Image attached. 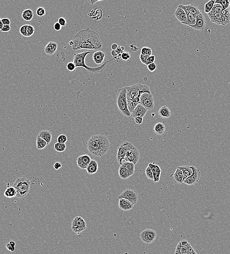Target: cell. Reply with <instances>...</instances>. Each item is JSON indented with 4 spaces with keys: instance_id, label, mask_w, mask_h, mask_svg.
<instances>
[{
    "instance_id": "cell-1",
    "label": "cell",
    "mask_w": 230,
    "mask_h": 254,
    "mask_svg": "<svg viewBox=\"0 0 230 254\" xmlns=\"http://www.w3.org/2000/svg\"><path fill=\"white\" fill-rule=\"evenodd\" d=\"M73 51L80 50H96L102 47L98 33L90 28L81 30L73 38Z\"/></svg>"
},
{
    "instance_id": "cell-2",
    "label": "cell",
    "mask_w": 230,
    "mask_h": 254,
    "mask_svg": "<svg viewBox=\"0 0 230 254\" xmlns=\"http://www.w3.org/2000/svg\"><path fill=\"white\" fill-rule=\"evenodd\" d=\"M88 150L92 155L101 157L109 150L110 143L106 136L97 135L92 136L86 143Z\"/></svg>"
},
{
    "instance_id": "cell-3",
    "label": "cell",
    "mask_w": 230,
    "mask_h": 254,
    "mask_svg": "<svg viewBox=\"0 0 230 254\" xmlns=\"http://www.w3.org/2000/svg\"><path fill=\"white\" fill-rule=\"evenodd\" d=\"M127 97L128 109L130 113L134 108L140 103V97L144 93H151L150 89L147 85L141 84H136L127 87Z\"/></svg>"
},
{
    "instance_id": "cell-4",
    "label": "cell",
    "mask_w": 230,
    "mask_h": 254,
    "mask_svg": "<svg viewBox=\"0 0 230 254\" xmlns=\"http://www.w3.org/2000/svg\"><path fill=\"white\" fill-rule=\"evenodd\" d=\"M90 53H91L90 51H86V52H83V53H74V54L73 62L74 63L77 67H83L86 70L90 73H93L94 74H100L106 69L108 63H109V62L111 61H113L114 60V59L109 60L98 67H90L86 65L85 60H86V56Z\"/></svg>"
},
{
    "instance_id": "cell-5",
    "label": "cell",
    "mask_w": 230,
    "mask_h": 254,
    "mask_svg": "<svg viewBox=\"0 0 230 254\" xmlns=\"http://www.w3.org/2000/svg\"><path fill=\"white\" fill-rule=\"evenodd\" d=\"M126 87L119 89L116 96V103L120 113L127 117H130L131 113L128 109L127 97Z\"/></svg>"
},
{
    "instance_id": "cell-6",
    "label": "cell",
    "mask_w": 230,
    "mask_h": 254,
    "mask_svg": "<svg viewBox=\"0 0 230 254\" xmlns=\"http://www.w3.org/2000/svg\"><path fill=\"white\" fill-rule=\"evenodd\" d=\"M31 184L30 179L27 178L22 177L16 179L13 185L17 192L16 197L22 198L27 196L30 192Z\"/></svg>"
},
{
    "instance_id": "cell-7",
    "label": "cell",
    "mask_w": 230,
    "mask_h": 254,
    "mask_svg": "<svg viewBox=\"0 0 230 254\" xmlns=\"http://www.w3.org/2000/svg\"><path fill=\"white\" fill-rule=\"evenodd\" d=\"M136 148L131 143L129 142H124L122 143L118 148L117 159L118 163L121 165L123 160L125 159V153L127 151L134 149Z\"/></svg>"
},
{
    "instance_id": "cell-8",
    "label": "cell",
    "mask_w": 230,
    "mask_h": 254,
    "mask_svg": "<svg viewBox=\"0 0 230 254\" xmlns=\"http://www.w3.org/2000/svg\"><path fill=\"white\" fill-rule=\"evenodd\" d=\"M87 228V224L85 220L81 216H77L71 221V229L74 232L79 235Z\"/></svg>"
},
{
    "instance_id": "cell-9",
    "label": "cell",
    "mask_w": 230,
    "mask_h": 254,
    "mask_svg": "<svg viewBox=\"0 0 230 254\" xmlns=\"http://www.w3.org/2000/svg\"><path fill=\"white\" fill-rule=\"evenodd\" d=\"M140 104L147 110H152L154 108V99L151 93H144L140 97Z\"/></svg>"
},
{
    "instance_id": "cell-10",
    "label": "cell",
    "mask_w": 230,
    "mask_h": 254,
    "mask_svg": "<svg viewBox=\"0 0 230 254\" xmlns=\"http://www.w3.org/2000/svg\"><path fill=\"white\" fill-rule=\"evenodd\" d=\"M157 237V233L155 230L150 229H147L141 231L140 234V238L144 243L150 244L153 242Z\"/></svg>"
},
{
    "instance_id": "cell-11",
    "label": "cell",
    "mask_w": 230,
    "mask_h": 254,
    "mask_svg": "<svg viewBox=\"0 0 230 254\" xmlns=\"http://www.w3.org/2000/svg\"><path fill=\"white\" fill-rule=\"evenodd\" d=\"M118 199L121 198H125L131 202L134 205L138 202L139 199V195L135 190L128 189L123 191L118 196Z\"/></svg>"
},
{
    "instance_id": "cell-12",
    "label": "cell",
    "mask_w": 230,
    "mask_h": 254,
    "mask_svg": "<svg viewBox=\"0 0 230 254\" xmlns=\"http://www.w3.org/2000/svg\"><path fill=\"white\" fill-rule=\"evenodd\" d=\"M191 167L193 169V173L183 181V183L188 185H194L197 184L200 178V172L199 169L194 166Z\"/></svg>"
},
{
    "instance_id": "cell-13",
    "label": "cell",
    "mask_w": 230,
    "mask_h": 254,
    "mask_svg": "<svg viewBox=\"0 0 230 254\" xmlns=\"http://www.w3.org/2000/svg\"><path fill=\"white\" fill-rule=\"evenodd\" d=\"M140 158V152L137 148H135L134 149L128 150L126 152L124 160L133 163L135 165H136L139 162Z\"/></svg>"
},
{
    "instance_id": "cell-14",
    "label": "cell",
    "mask_w": 230,
    "mask_h": 254,
    "mask_svg": "<svg viewBox=\"0 0 230 254\" xmlns=\"http://www.w3.org/2000/svg\"><path fill=\"white\" fill-rule=\"evenodd\" d=\"M206 26V19L205 18L202 12H201L196 17L195 24L193 26H190V27L197 30L202 31L205 28Z\"/></svg>"
},
{
    "instance_id": "cell-15",
    "label": "cell",
    "mask_w": 230,
    "mask_h": 254,
    "mask_svg": "<svg viewBox=\"0 0 230 254\" xmlns=\"http://www.w3.org/2000/svg\"><path fill=\"white\" fill-rule=\"evenodd\" d=\"M91 160L90 156L87 154L79 156L76 159L78 167L83 170L86 169Z\"/></svg>"
},
{
    "instance_id": "cell-16",
    "label": "cell",
    "mask_w": 230,
    "mask_h": 254,
    "mask_svg": "<svg viewBox=\"0 0 230 254\" xmlns=\"http://www.w3.org/2000/svg\"><path fill=\"white\" fill-rule=\"evenodd\" d=\"M174 14L179 22L185 25L187 21V16L186 12L180 6V5L178 6L176 10L174 13Z\"/></svg>"
},
{
    "instance_id": "cell-17",
    "label": "cell",
    "mask_w": 230,
    "mask_h": 254,
    "mask_svg": "<svg viewBox=\"0 0 230 254\" xmlns=\"http://www.w3.org/2000/svg\"><path fill=\"white\" fill-rule=\"evenodd\" d=\"M147 111L148 110L140 103L134 108L133 110L131 113V116L134 118L138 116L144 117Z\"/></svg>"
},
{
    "instance_id": "cell-18",
    "label": "cell",
    "mask_w": 230,
    "mask_h": 254,
    "mask_svg": "<svg viewBox=\"0 0 230 254\" xmlns=\"http://www.w3.org/2000/svg\"><path fill=\"white\" fill-rule=\"evenodd\" d=\"M35 33V29L31 24H25L20 28V33L23 36L30 37L33 35Z\"/></svg>"
},
{
    "instance_id": "cell-19",
    "label": "cell",
    "mask_w": 230,
    "mask_h": 254,
    "mask_svg": "<svg viewBox=\"0 0 230 254\" xmlns=\"http://www.w3.org/2000/svg\"><path fill=\"white\" fill-rule=\"evenodd\" d=\"M180 6L186 12L187 16V22H186L185 25L190 27V26H193L194 24H195V23H196V17L194 16L190 12L189 10H188V5H182V4H181V5H180Z\"/></svg>"
},
{
    "instance_id": "cell-20",
    "label": "cell",
    "mask_w": 230,
    "mask_h": 254,
    "mask_svg": "<svg viewBox=\"0 0 230 254\" xmlns=\"http://www.w3.org/2000/svg\"><path fill=\"white\" fill-rule=\"evenodd\" d=\"M58 49V44L54 41H50L46 44L44 48V52L46 55L51 56L55 54Z\"/></svg>"
},
{
    "instance_id": "cell-21",
    "label": "cell",
    "mask_w": 230,
    "mask_h": 254,
    "mask_svg": "<svg viewBox=\"0 0 230 254\" xmlns=\"http://www.w3.org/2000/svg\"><path fill=\"white\" fill-rule=\"evenodd\" d=\"M134 205L131 202L125 198H119L118 207L120 209L124 211H127L131 210L133 208Z\"/></svg>"
},
{
    "instance_id": "cell-22",
    "label": "cell",
    "mask_w": 230,
    "mask_h": 254,
    "mask_svg": "<svg viewBox=\"0 0 230 254\" xmlns=\"http://www.w3.org/2000/svg\"><path fill=\"white\" fill-rule=\"evenodd\" d=\"M105 53L102 51H97L93 54V59L97 65H101L105 58Z\"/></svg>"
},
{
    "instance_id": "cell-23",
    "label": "cell",
    "mask_w": 230,
    "mask_h": 254,
    "mask_svg": "<svg viewBox=\"0 0 230 254\" xmlns=\"http://www.w3.org/2000/svg\"><path fill=\"white\" fill-rule=\"evenodd\" d=\"M98 163L97 161L94 159H92L86 170L88 174L92 175L97 173L98 170Z\"/></svg>"
},
{
    "instance_id": "cell-24",
    "label": "cell",
    "mask_w": 230,
    "mask_h": 254,
    "mask_svg": "<svg viewBox=\"0 0 230 254\" xmlns=\"http://www.w3.org/2000/svg\"><path fill=\"white\" fill-rule=\"evenodd\" d=\"M158 115L162 118H168L171 116V110L167 106H163L159 109L158 111Z\"/></svg>"
},
{
    "instance_id": "cell-25",
    "label": "cell",
    "mask_w": 230,
    "mask_h": 254,
    "mask_svg": "<svg viewBox=\"0 0 230 254\" xmlns=\"http://www.w3.org/2000/svg\"><path fill=\"white\" fill-rule=\"evenodd\" d=\"M38 136H40L42 138L44 139L47 142L48 145L50 144L52 139V133L50 130H41L39 132Z\"/></svg>"
},
{
    "instance_id": "cell-26",
    "label": "cell",
    "mask_w": 230,
    "mask_h": 254,
    "mask_svg": "<svg viewBox=\"0 0 230 254\" xmlns=\"http://www.w3.org/2000/svg\"><path fill=\"white\" fill-rule=\"evenodd\" d=\"M166 127L161 122H158L155 124L153 128V132L156 135L161 136L165 132Z\"/></svg>"
},
{
    "instance_id": "cell-27",
    "label": "cell",
    "mask_w": 230,
    "mask_h": 254,
    "mask_svg": "<svg viewBox=\"0 0 230 254\" xmlns=\"http://www.w3.org/2000/svg\"><path fill=\"white\" fill-rule=\"evenodd\" d=\"M180 168L182 172H183V181L188 178V176H190L193 173V169L191 166L188 165L181 166L178 167Z\"/></svg>"
},
{
    "instance_id": "cell-28",
    "label": "cell",
    "mask_w": 230,
    "mask_h": 254,
    "mask_svg": "<svg viewBox=\"0 0 230 254\" xmlns=\"http://www.w3.org/2000/svg\"><path fill=\"white\" fill-rule=\"evenodd\" d=\"M174 180L176 183L181 184L183 183V172L180 168L177 167L173 175Z\"/></svg>"
},
{
    "instance_id": "cell-29",
    "label": "cell",
    "mask_w": 230,
    "mask_h": 254,
    "mask_svg": "<svg viewBox=\"0 0 230 254\" xmlns=\"http://www.w3.org/2000/svg\"><path fill=\"white\" fill-rule=\"evenodd\" d=\"M22 17L24 20L29 22L32 20V19H33V12L32 10L30 9H26L23 11Z\"/></svg>"
},
{
    "instance_id": "cell-30",
    "label": "cell",
    "mask_w": 230,
    "mask_h": 254,
    "mask_svg": "<svg viewBox=\"0 0 230 254\" xmlns=\"http://www.w3.org/2000/svg\"><path fill=\"white\" fill-rule=\"evenodd\" d=\"M16 194H17V192H16V189L13 186L7 187L4 193V196L10 198L16 197Z\"/></svg>"
},
{
    "instance_id": "cell-31",
    "label": "cell",
    "mask_w": 230,
    "mask_h": 254,
    "mask_svg": "<svg viewBox=\"0 0 230 254\" xmlns=\"http://www.w3.org/2000/svg\"><path fill=\"white\" fill-rule=\"evenodd\" d=\"M121 165L128 171L130 176L133 175L135 172V164L133 163L125 161L122 163Z\"/></svg>"
},
{
    "instance_id": "cell-32",
    "label": "cell",
    "mask_w": 230,
    "mask_h": 254,
    "mask_svg": "<svg viewBox=\"0 0 230 254\" xmlns=\"http://www.w3.org/2000/svg\"><path fill=\"white\" fill-rule=\"evenodd\" d=\"M118 176L121 179L125 180L130 176L128 171L125 168L121 165L118 169Z\"/></svg>"
},
{
    "instance_id": "cell-33",
    "label": "cell",
    "mask_w": 230,
    "mask_h": 254,
    "mask_svg": "<svg viewBox=\"0 0 230 254\" xmlns=\"http://www.w3.org/2000/svg\"><path fill=\"white\" fill-rule=\"evenodd\" d=\"M48 146L47 142L38 135L36 137V146L39 150L43 149Z\"/></svg>"
},
{
    "instance_id": "cell-34",
    "label": "cell",
    "mask_w": 230,
    "mask_h": 254,
    "mask_svg": "<svg viewBox=\"0 0 230 254\" xmlns=\"http://www.w3.org/2000/svg\"><path fill=\"white\" fill-rule=\"evenodd\" d=\"M188 10L195 17H197L198 14L200 13L201 12H202L195 4H188Z\"/></svg>"
},
{
    "instance_id": "cell-35",
    "label": "cell",
    "mask_w": 230,
    "mask_h": 254,
    "mask_svg": "<svg viewBox=\"0 0 230 254\" xmlns=\"http://www.w3.org/2000/svg\"><path fill=\"white\" fill-rule=\"evenodd\" d=\"M54 148L55 151L57 152L62 153L66 150L67 146L65 143L57 142L54 144Z\"/></svg>"
},
{
    "instance_id": "cell-36",
    "label": "cell",
    "mask_w": 230,
    "mask_h": 254,
    "mask_svg": "<svg viewBox=\"0 0 230 254\" xmlns=\"http://www.w3.org/2000/svg\"><path fill=\"white\" fill-rule=\"evenodd\" d=\"M222 10V7L220 4H214V6L213 7L212 10L207 14L208 16L214 15V14L217 13L218 12H220Z\"/></svg>"
},
{
    "instance_id": "cell-37",
    "label": "cell",
    "mask_w": 230,
    "mask_h": 254,
    "mask_svg": "<svg viewBox=\"0 0 230 254\" xmlns=\"http://www.w3.org/2000/svg\"><path fill=\"white\" fill-rule=\"evenodd\" d=\"M188 246L186 247L177 244L174 253L176 254H188Z\"/></svg>"
},
{
    "instance_id": "cell-38",
    "label": "cell",
    "mask_w": 230,
    "mask_h": 254,
    "mask_svg": "<svg viewBox=\"0 0 230 254\" xmlns=\"http://www.w3.org/2000/svg\"><path fill=\"white\" fill-rule=\"evenodd\" d=\"M215 4V0H210L205 4L204 11L206 13H209Z\"/></svg>"
},
{
    "instance_id": "cell-39",
    "label": "cell",
    "mask_w": 230,
    "mask_h": 254,
    "mask_svg": "<svg viewBox=\"0 0 230 254\" xmlns=\"http://www.w3.org/2000/svg\"><path fill=\"white\" fill-rule=\"evenodd\" d=\"M215 4H219L222 6V10L229 8L230 1L229 0H215Z\"/></svg>"
},
{
    "instance_id": "cell-40",
    "label": "cell",
    "mask_w": 230,
    "mask_h": 254,
    "mask_svg": "<svg viewBox=\"0 0 230 254\" xmlns=\"http://www.w3.org/2000/svg\"><path fill=\"white\" fill-rule=\"evenodd\" d=\"M141 54L144 55H151L152 54V50L149 47H144L141 48Z\"/></svg>"
},
{
    "instance_id": "cell-41",
    "label": "cell",
    "mask_w": 230,
    "mask_h": 254,
    "mask_svg": "<svg viewBox=\"0 0 230 254\" xmlns=\"http://www.w3.org/2000/svg\"><path fill=\"white\" fill-rule=\"evenodd\" d=\"M145 172L147 178H148L150 180H153V174L152 173V170H151L150 168L148 166L145 169Z\"/></svg>"
},
{
    "instance_id": "cell-42",
    "label": "cell",
    "mask_w": 230,
    "mask_h": 254,
    "mask_svg": "<svg viewBox=\"0 0 230 254\" xmlns=\"http://www.w3.org/2000/svg\"><path fill=\"white\" fill-rule=\"evenodd\" d=\"M66 68L70 72H74L77 69V67L74 62H70L66 65Z\"/></svg>"
},
{
    "instance_id": "cell-43",
    "label": "cell",
    "mask_w": 230,
    "mask_h": 254,
    "mask_svg": "<svg viewBox=\"0 0 230 254\" xmlns=\"http://www.w3.org/2000/svg\"><path fill=\"white\" fill-rule=\"evenodd\" d=\"M15 245H16L15 242L13 241H11L9 242V243H7L5 246L7 250L12 252L15 250Z\"/></svg>"
},
{
    "instance_id": "cell-44",
    "label": "cell",
    "mask_w": 230,
    "mask_h": 254,
    "mask_svg": "<svg viewBox=\"0 0 230 254\" xmlns=\"http://www.w3.org/2000/svg\"><path fill=\"white\" fill-rule=\"evenodd\" d=\"M36 13V14L38 16H44L46 15V10H45L44 8H43L42 7H38L37 9Z\"/></svg>"
},
{
    "instance_id": "cell-45",
    "label": "cell",
    "mask_w": 230,
    "mask_h": 254,
    "mask_svg": "<svg viewBox=\"0 0 230 254\" xmlns=\"http://www.w3.org/2000/svg\"><path fill=\"white\" fill-rule=\"evenodd\" d=\"M57 142L61 143H66L67 142V137L66 135H59L57 137Z\"/></svg>"
},
{
    "instance_id": "cell-46",
    "label": "cell",
    "mask_w": 230,
    "mask_h": 254,
    "mask_svg": "<svg viewBox=\"0 0 230 254\" xmlns=\"http://www.w3.org/2000/svg\"><path fill=\"white\" fill-rule=\"evenodd\" d=\"M131 58L130 53L124 51L121 54V59L124 61H128Z\"/></svg>"
},
{
    "instance_id": "cell-47",
    "label": "cell",
    "mask_w": 230,
    "mask_h": 254,
    "mask_svg": "<svg viewBox=\"0 0 230 254\" xmlns=\"http://www.w3.org/2000/svg\"><path fill=\"white\" fill-rule=\"evenodd\" d=\"M155 58H156V57H155V55H149L147 58V61H146L145 65L147 66V65L150 64L154 63L155 62Z\"/></svg>"
},
{
    "instance_id": "cell-48",
    "label": "cell",
    "mask_w": 230,
    "mask_h": 254,
    "mask_svg": "<svg viewBox=\"0 0 230 254\" xmlns=\"http://www.w3.org/2000/svg\"><path fill=\"white\" fill-rule=\"evenodd\" d=\"M147 67L148 70H150V72H154L156 70V69H157V65L155 63L150 64L147 65Z\"/></svg>"
},
{
    "instance_id": "cell-49",
    "label": "cell",
    "mask_w": 230,
    "mask_h": 254,
    "mask_svg": "<svg viewBox=\"0 0 230 254\" xmlns=\"http://www.w3.org/2000/svg\"><path fill=\"white\" fill-rule=\"evenodd\" d=\"M178 244L179 245H180V246H183V247H188V246L190 244V243L187 240H185V239H183V240H182V241H181L180 242L178 243Z\"/></svg>"
},
{
    "instance_id": "cell-50",
    "label": "cell",
    "mask_w": 230,
    "mask_h": 254,
    "mask_svg": "<svg viewBox=\"0 0 230 254\" xmlns=\"http://www.w3.org/2000/svg\"><path fill=\"white\" fill-rule=\"evenodd\" d=\"M144 117H141V116H138L135 118V122L136 123V124L138 125H141L142 124L144 120Z\"/></svg>"
},
{
    "instance_id": "cell-51",
    "label": "cell",
    "mask_w": 230,
    "mask_h": 254,
    "mask_svg": "<svg viewBox=\"0 0 230 254\" xmlns=\"http://www.w3.org/2000/svg\"><path fill=\"white\" fill-rule=\"evenodd\" d=\"M58 22L62 27H65L67 24V20L63 17L59 18Z\"/></svg>"
},
{
    "instance_id": "cell-52",
    "label": "cell",
    "mask_w": 230,
    "mask_h": 254,
    "mask_svg": "<svg viewBox=\"0 0 230 254\" xmlns=\"http://www.w3.org/2000/svg\"><path fill=\"white\" fill-rule=\"evenodd\" d=\"M54 28L55 31H59L61 30L62 26H61L60 24L58 22H56L54 24Z\"/></svg>"
},
{
    "instance_id": "cell-53",
    "label": "cell",
    "mask_w": 230,
    "mask_h": 254,
    "mask_svg": "<svg viewBox=\"0 0 230 254\" xmlns=\"http://www.w3.org/2000/svg\"><path fill=\"white\" fill-rule=\"evenodd\" d=\"M124 47L123 46H118L117 49L115 50L118 55H119V54H121V53L124 52Z\"/></svg>"
},
{
    "instance_id": "cell-54",
    "label": "cell",
    "mask_w": 230,
    "mask_h": 254,
    "mask_svg": "<svg viewBox=\"0 0 230 254\" xmlns=\"http://www.w3.org/2000/svg\"><path fill=\"white\" fill-rule=\"evenodd\" d=\"M11 30L10 25H4L3 28L1 30V32H9Z\"/></svg>"
},
{
    "instance_id": "cell-55",
    "label": "cell",
    "mask_w": 230,
    "mask_h": 254,
    "mask_svg": "<svg viewBox=\"0 0 230 254\" xmlns=\"http://www.w3.org/2000/svg\"><path fill=\"white\" fill-rule=\"evenodd\" d=\"M1 21L4 25H10V20L8 18H3L1 19Z\"/></svg>"
},
{
    "instance_id": "cell-56",
    "label": "cell",
    "mask_w": 230,
    "mask_h": 254,
    "mask_svg": "<svg viewBox=\"0 0 230 254\" xmlns=\"http://www.w3.org/2000/svg\"><path fill=\"white\" fill-rule=\"evenodd\" d=\"M188 254H197V253L195 251V250H194L193 247L191 246V245L190 244V245L188 246Z\"/></svg>"
},
{
    "instance_id": "cell-57",
    "label": "cell",
    "mask_w": 230,
    "mask_h": 254,
    "mask_svg": "<svg viewBox=\"0 0 230 254\" xmlns=\"http://www.w3.org/2000/svg\"><path fill=\"white\" fill-rule=\"evenodd\" d=\"M61 167H62V164H61L60 163L57 162L54 164V168L56 170L60 169Z\"/></svg>"
},
{
    "instance_id": "cell-58",
    "label": "cell",
    "mask_w": 230,
    "mask_h": 254,
    "mask_svg": "<svg viewBox=\"0 0 230 254\" xmlns=\"http://www.w3.org/2000/svg\"><path fill=\"white\" fill-rule=\"evenodd\" d=\"M118 47V46L117 44H112V46H111V49H112V50H115L117 49Z\"/></svg>"
},
{
    "instance_id": "cell-59",
    "label": "cell",
    "mask_w": 230,
    "mask_h": 254,
    "mask_svg": "<svg viewBox=\"0 0 230 254\" xmlns=\"http://www.w3.org/2000/svg\"><path fill=\"white\" fill-rule=\"evenodd\" d=\"M111 55L113 56V57L117 56L118 55L117 54V53H116V51H115V50H112V51H111Z\"/></svg>"
},
{
    "instance_id": "cell-60",
    "label": "cell",
    "mask_w": 230,
    "mask_h": 254,
    "mask_svg": "<svg viewBox=\"0 0 230 254\" xmlns=\"http://www.w3.org/2000/svg\"><path fill=\"white\" fill-rule=\"evenodd\" d=\"M87 1L90 4H95V3H97L96 0H87Z\"/></svg>"
},
{
    "instance_id": "cell-61",
    "label": "cell",
    "mask_w": 230,
    "mask_h": 254,
    "mask_svg": "<svg viewBox=\"0 0 230 254\" xmlns=\"http://www.w3.org/2000/svg\"><path fill=\"white\" fill-rule=\"evenodd\" d=\"M4 24H3V23L1 22V21L0 22V30L3 28V27H4Z\"/></svg>"
},
{
    "instance_id": "cell-62",
    "label": "cell",
    "mask_w": 230,
    "mask_h": 254,
    "mask_svg": "<svg viewBox=\"0 0 230 254\" xmlns=\"http://www.w3.org/2000/svg\"><path fill=\"white\" fill-rule=\"evenodd\" d=\"M73 44H74L73 41H70V42H69V44H70V46H73Z\"/></svg>"
},
{
    "instance_id": "cell-63",
    "label": "cell",
    "mask_w": 230,
    "mask_h": 254,
    "mask_svg": "<svg viewBox=\"0 0 230 254\" xmlns=\"http://www.w3.org/2000/svg\"><path fill=\"white\" fill-rule=\"evenodd\" d=\"M104 1V0H96L97 2H98V1Z\"/></svg>"
},
{
    "instance_id": "cell-64",
    "label": "cell",
    "mask_w": 230,
    "mask_h": 254,
    "mask_svg": "<svg viewBox=\"0 0 230 254\" xmlns=\"http://www.w3.org/2000/svg\"><path fill=\"white\" fill-rule=\"evenodd\" d=\"M1 19L0 18V22H1Z\"/></svg>"
}]
</instances>
